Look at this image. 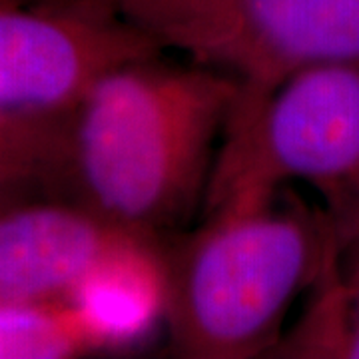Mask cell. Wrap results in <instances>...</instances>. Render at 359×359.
Returning a JSON list of instances; mask_svg holds the SVG:
<instances>
[{"mask_svg":"<svg viewBox=\"0 0 359 359\" xmlns=\"http://www.w3.org/2000/svg\"><path fill=\"white\" fill-rule=\"evenodd\" d=\"M244 86L160 54L110 68L66 116L60 198L148 242L204 205Z\"/></svg>","mask_w":359,"mask_h":359,"instance_id":"6da1fadb","label":"cell"},{"mask_svg":"<svg viewBox=\"0 0 359 359\" xmlns=\"http://www.w3.org/2000/svg\"><path fill=\"white\" fill-rule=\"evenodd\" d=\"M204 216L184 242L160 252L172 347L194 359L276 351L295 299L341 268L332 219L278 192L233 198Z\"/></svg>","mask_w":359,"mask_h":359,"instance_id":"7a4b0ae2","label":"cell"},{"mask_svg":"<svg viewBox=\"0 0 359 359\" xmlns=\"http://www.w3.org/2000/svg\"><path fill=\"white\" fill-rule=\"evenodd\" d=\"M304 182L323 198L359 280V65L304 68L264 96L242 92L219 144L204 210Z\"/></svg>","mask_w":359,"mask_h":359,"instance_id":"3957f363","label":"cell"},{"mask_svg":"<svg viewBox=\"0 0 359 359\" xmlns=\"http://www.w3.org/2000/svg\"><path fill=\"white\" fill-rule=\"evenodd\" d=\"M160 50L264 96L318 65H359V0H98Z\"/></svg>","mask_w":359,"mask_h":359,"instance_id":"277c9868","label":"cell"},{"mask_svg":"<svg viewBox=\"0 0 359 359\" xmlns=\"http://www.w3.org/2000/svg\"><path fill=\"white\" fill-rule=\"evenodd\" d=\"M160 52L98 0H0V116H68L104 72Z\"/></svg>","mask_w":359,"mask_h":359,"instance_id":"5b68a950","label":"cell"},{"mask_svg":"<svg viewBox=\"0 0 359 359\" xmlns=\"http://www.w3.org/2000/svg\"><path fill=\"white\" fill-rule=\"evenodd\" d=\"M66 198L0 212V302H68L104 268L156 245Z\"/></svg>","mask_w":359,"mask_h":359,"instance_id":"8992f818","label":"cell"},{"mask_svg":"<svg viewBox=\"0 0 359 359\" xmlns=\"http://www.w3.org/2000/svg\"><path fill=\"white\" fill-rule=\"evenodd\" d=\"M65 148L66 116H0V212L39 188L60 196Z\"/></svg>","mask_w":359,"mask_h":359,"instance_id":"52a82bcc","label":"cell"},{"mask_svg":"<svg viewBox=\"0 0 359 359\" xmlns=\"http://www.w3.org/2000/svg\"><path fill=\"white\" fill-rule=\"evenodd\" d=\"M100 346L70 302H0V359H54Z\"/></svg>","mask_w":359,"mask_h":359,"instance_id":"ba28073f","label":"cell"},{"mask_svg":"<svg viewBox=\"0 0 359 359\" xmlns=\"http://www.w3.org/2000/svg\"><path fill=\"white\" fill-rule=\"evenodd\" d=\"M276 351L295 358L359 359V280L346 282L341 269L323 280L306 320Z\"/></svg>","mask_w":359,"mask_h":359,"instance_id":"9c48e42d","label":"cell"}]
</instances>
